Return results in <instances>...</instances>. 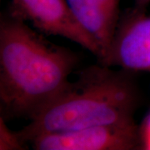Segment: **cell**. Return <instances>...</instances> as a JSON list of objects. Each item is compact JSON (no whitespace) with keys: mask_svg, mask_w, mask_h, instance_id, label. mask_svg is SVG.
<instances>
[{"mask_svg":"<svg viewBox=\"0 0 150 150\" xmlns=\"http://www.w3.org/2000/svg\"><path fill=\"white\" fill-rule=\"evenodd\" d=\"M75 53L48 42L21 18L0 21L1 118L30 120L69 83Z\"/></svg>","mask_w":150,"mask_h":150,"instance_id":"obj_1","label":"cell"},{"mask_svg":"<svg viewBox=\"0 0 150 150\" xmlns=\"http://www.w3.org/2000/svg\"><path fill=\"white\" fill-rule=\"evenodd\" d=\"M106 65L83 70L48 106L18 133L24 143L48 133L134 123L140 96L128 70Z\"/></svg>","mask_w":150,"mask_h":150,"instance_id":"obj_2","label":"cell"},{"mask_svg":"<svg viewBox=\"0 0 150 150\" xmlns=\"http://www.w3.org/2000/svg\"><path fill=\"white\" fill-rule=\"evenodd\" d=\"M30 143L36 150H132L141 147L139 128L135 123L48 133Z\"/></svg>","mask_w":150,"mask_h":150,"instance_id":"obj_3","label":"cell"},{"mask_svg":"<svg viewBox=\"0 0 150 150\" xmlns=\"http://www.w3.org/2000/svg\"><path fill=\"white\" fill-rule=\"evenodd\" d=\"M9 14L29 21L42 33L78 43L98 59L102 58L98 43L77 20L67 0H12Z\"/></svg>","mask_w":150,"mask_h":150,"instance_id":"obj_4","label":"cell"},{"mask_svg":"<svg viewBox=\"0 0 150 150\" xmlns=\"http://www.w3.org/2000/svg\"><path fill=\"white\" fill-rule=\"evenodd\" d=\"M101 64L130 72H150V16L131 9L120 18L110 47Z\"/></svg>","mask_w":150,"mask_h":150,"instance_id":"obj_5","label":"cell"},{"mask_svg":"<svg viewBox=\"0 0 150 150\" xmlns=\"http://www.w3.org/2000/svg\"><path fill=\"white\" fill-rule=\"evenodd\" d=\"M74 17L93 38L104 57L120 20V0H67Z\"/></svg>","mask_w":150,"mask_h":150,"instance_id":"obj_6","label":"cell"},{"mask_svg":"<svg viewBox=\"0 0 150 150\" xmlns=\"http://www.w3.org/2000/svg\"><path fill=\"white\" fill-rule=\"evenodd\" d=\"M0 149H23L24 142L18 132H13L6 125L5 120L0 118Z\"/></svg>","mask_w":150,"mask_h":150,"instance_id":"obj_7","label":"cell"},{"mask_svg":"<svg viewBox=\"0 0 150 150\" xmlns=\"http://www.w3.org/2000/svg\"><path fill=\"white\" fill-rule=\"evenodd\" d=\"M141 149L150 150V112L139 127Z\"/></svg>","mask_w":150,"mask_h":150,"instance_id":"obj_8","label":"cell"},{"mask_svg":"<svg viewBox=\"0 0 150 150\" xmlns=\"http://www.w3.org/2000/svg\"><path fill=\"white\" fill-rule=\"evenodd\" d=\"M150 4V0H134V9L146 12L148 6Z\"/></svg>","mask_w":150,"mask_h":150,"instance_id":"obj_9","label":"cell"}]
</instances>
